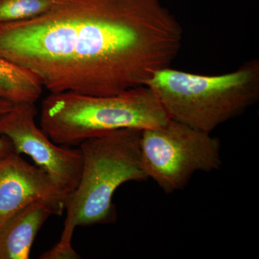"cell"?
Returning <instances> with one entry per match:
<instances>
[{"label":"cell","mask_w":259,"mask_h":259,"mask_svg":"<svg viewBox=\"0 0 259 259\" xmlns=\"http://www.w3.org/2000/svg\"><path fill=\"white\" fill-rule=\"evenodd\" d=\"M183 35L161 0H56L44 14L0 24V56L50 93L109 96L171 67Z\"/></svg>","instance_id":"1"},{"label":"cell","mask_w":259,"mask_h":259,"mask_svg":"<svg viewBox=\"0 0 259 259\" xmlns=\"http://www.w3.org/2000/svg\"><path fill=\"white\" fill-rule=\"evenodd\" d=\"M168 119L156 95L144 85L109 96L51 93L42 101L40 123L53 142L71 147L116 130L153 128Z\"/></svg>","instance_id":"2"},{"label":"cell","mask_w":259,"mask_h":259,"mask_svg":"<svg viewBox=\"0 0 259 259\" xmlns=\"http://www.w3.org/2000/svg\"><path fill=\"white\" fill-rule=\"evenodd\" d=\"M168 117L212 133L259 99V60L251 59L228 74L207 76L165 68L146 83Z\"/></svg>","instance_id":"3"},{"label":"cell","mask_w":259,"mask_h":259,"mask_svg":"<svg viewBox=\"0 0 259 259\" xmlns=\"http://www.w3.org/2000/svg\"><path fill=\"white\" fill-rule=\"evenodd\" d=\"M141 130H116L79 145L81 177L66 201L62 236L72 238L78 226L115 222V191L126 182L148 180L141 159Z\"/></svg>","instance_id":"4"},{"label":"cell","mask_w":259,"mask_h":259,"mask_svg":"<svg viewBox=\"0 0 259 259\" xmlns=\"http://www.w3.org/2000/svg\"><path fill=\"white\" fill-rule=\"evenodd\" d=\"M141 146L146 176L168 194L183 189L195 172L214 171L222 165L218 138L170 118L142 131Z\"/></svg>","instance_id":"5"},{"label":"cell","mask_w":259,"mask_h":259,"mask_svg":"<svg viewBox=\"0 0 259 259\" xmlns=\"http://www.w3.org/2000/svg\"><path fill=\"white\" fill-rule=\"evenodd\" d=\"M37 114L35 104H15L10 111L0 116V136L10 140L15 153L30 156L47 172L67 199L81 177V150L53 142L36 125Z\"/></svg>","instance_id":"6"},{"label":"cell","mask_w":259,"mask_h":259,"mask_svg":"<svg viewBox=\"0 0 259 259\" xmlns=\"http://www.w3.org/2000/svg\"><path fill=\"white\" fill-rule=\"evenodd\" d=\"M37 200L65 209L66 197L49 175L15 151L0 159V226L20 209Z\"/></svg>","instance_id":"7"},{"label":"cell","mask_w":259,"mask_h":259,"mask_svg":"<svg viewBox=\"0 0 259 259\" xmlns=\"http://www.w3.org/2000/svg\"><path fill=\"white\" fill-rule=\"evenodd\" d=\"M65 209L47 200H37L13 214L0 226V259H28L32 243L46 221Z\"/></svg>","instance_id":"8"},{"label":"cell","mask_w":259,"mask_h":259,"mask_svg":"<svg viewBox=\"0 0 259 259\" xmlns=\"http://www.w3.org/2000/svg\"><path fill=\"white\" fill-rule=\"evenodd\" d=\"M44 88L41 80L35 73L0 56V99L14 105L35 104Z\"/></svg>","instance_id":"9"},{"label":"cell","mask_w":259,"mask_h":259,"mask_svg":"<svg viewBox=\"0 0 259 259\" xmlns=\"http://www.w3.org/2000/svg\"><path fill=\"white\" fill-rule=\"evenodd\" d=\"M56 0H0V24L15 23L44 14Z\"/></svg>","instance_id":"10"},{"label":"cell","mask_w":259,"mask_h":259,"mask_svg":"<svg viewBox=\"0 0 259 259\" xmlns=\"http://www.w3.org/2000/svg\"><path fill=\"white\" fill-rule=\"evenodd\" d=\"M13 106L14 104L12 103L11 102L0 99V116L10 111ZM13 151L14 149L10 140L5 136H0V159L8 156Z\"/></svg>","instance_id":"11"}]
</instances>
